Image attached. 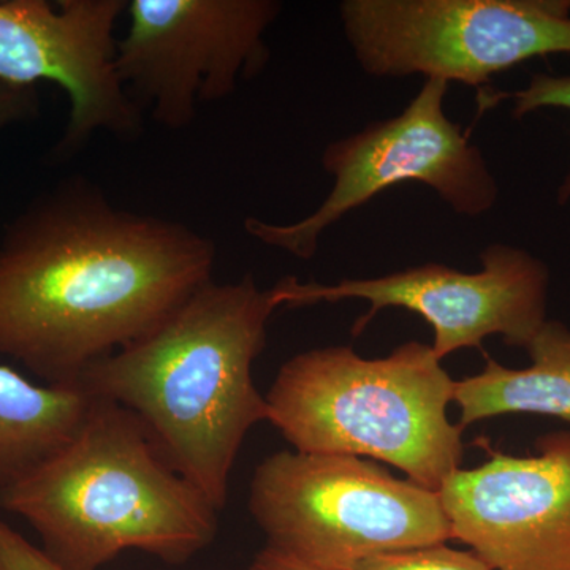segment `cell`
Instances as JSON below:
<instances>
[{
    "label": "cell",
    "instance_id": "obj_1",
    "mask_svg": "<svg viewBox=\"0 0 570 570\" xmlns=\"http://www.w3.org/2000/svg\"><path fill=\"white\" fill-rule=\"evenodd\" d=\"M216 245L187 224L130 212L71 176L0 239V355L48 385L148 335L212 283Z\"/></svg>",
    "mask_w": 570,
    "mask_h": 570
},
{
    "label": "cell",
    "instance_id": "obj_2",
    "mask_svg": "<svg viewBox=\"0 0 570 570\" xmlns=\"http://www.w3.org/2000/svg\"><path fill=\"white\" fill-rule=\"evenodd\" d=\"M276 307L272 288L262 291L253 275L213 279L78 382L132 412L164 460L219 512L247 433L268 422L253 367Z\"/></svg>",
    "mask_w": 570,
    "mask_h": 570
},
{
    "label": "cell",
    "instance_id": "obj_3",
    "mask_svg": "<svg viewBox=\"0 0 570 570\" xmlns=\"http://www.w3.org/2000/svg\"><path fill=\"white\" fill-rule=\"evenodd\" d=\"M0 505L28 521L63 570H99L126 550L184 564L216 539L208 498L157 452L140 420L97 397L80 430Z\"/></svg>",
    "mask_w": 570,
    "mask_h": 570
},
{
    "label": "cell",
    "instance_id": "obj_4",
    "mask_svg": "<svg viewBox=\"0 0 570 570\" xmlns=\"http://www.w3.org/2000/svg\"><path fill=\"white\" fill-rule=\"evenodd\" d=\"M441 362L417 341L373 360L311 348L277 371L268 422L295 452L370 456L439 491L463 460V430L448 417L456 381Z\"/></svg>",
    "mask_w": 570,
    "mask_h": 570
},
{
    "label": "cell",
    "instance_id": "obj_5",
    "mask_svg": "<svg viewBox=\"0 0 570 570\" xmlns=\"http://www.w3.org/2000/svg\"><path fill=\"white\" fill-rule=\"evenodd\" d=\"M250 517L266 547L330 570L452 540L438 491L360 456L277 452L255 468Z\"/></svg>",
    "mask_w": 570,
    "mask_h": 570
},
{
    "label": "cell",
    "instance_id": "obj_6",
    "mask_svg": "<svg viewBox=\"0 0 570 570\" xmlns=\"http://www.w3.org/2000/svg\"><path fill=\"white\" fill-rule=\"evenodd\" d=\"M340 13L356 61L374 77L480 86L570 52V0H346Z\"/></svg>",
    "mask_w": 570,
    "mask_h": 570
},
{
    "label": "cell",
    "instance_id": "obj_7",
    "mask_svg": "<svg viewBox=\"0 0 570 570\" xmlns=\"http://www.w3.org/2000/svg\"><path fill=\"white\" fill-rule=\"evenodd\" d=\"M449 82L426 80L401 115L326 146L322 165L335 178L316 212L291 224L249 217L247 234L302 261L316 255L326 228L397 184L431 187L464 216L498 202V184L482 153L444 110Z\"/></svg>",
    "mask_w": 570,
    "mask_h": 570
},
{
    "label": "cell",
    "instance_id": "obj_8",
    "mask_svg": "<svg viewBox=\"0 0 570 570\" xmlns=\"http://www.w3.org/2000/svg\"><path fill=\"white\" fill-rule=\"evenodd\" d=\"M275 0H130L116 67L140 110L170 130L194 122L198 104L227 99L268 61Z\"/></svg>",
    "mask_w": 570,
    "mask_h": 570
},
{
    "label": "cell",
    "instance_id": "obj_9",
    "mask_svg": "<svg viewBox=\"0 0 570 570\" xmlns=\"http://www.w3.org/2000/svg\"><path fill=\"white\" fill-rule=\"evenodd\" d=\"M480 258L482 269L478 273L426 264L332 285L303 284L288 276L272 288V294L277 307L366 299L371 307L355 322V336L379 311L404 307L433 326L431 347L439 360L461 348H482L483 341L493 335L502 336L508 346L527 348L549 321V266L528 250L508 245H491Z\"/></svg>",
    "mask_w": 570,
    "mask_h": 570
},
{
    "label": "cell",
    "instance_id": "obj_10",
    "mask_svg": "<svg viewBox=\"0 0 570 570\" xmlns=\"http://www.w3.org/2000/svg\"><path fill=\"white\" fill-rule=\"evenodd\" d=\"M127 0L0 2V85L55 82L70 102L69 122L56 156L81 151L94 135L134 141L142 134V111L116 67L115 28Z\"/></svg>",
    "mask_w": 570,
    "mask_h": 570
},
{
    "label": "cell",
    "instance_id": "obj_11",
    "mask_svg": "<svg viewBox=\"0 0 570 570\" xmlns=\"http://www.w3.org/2000/svg\"><path fill=\"white\" fill-rule=\"evenodd\" d=\"M489 449L438 491L452 538L491 570H570V431L535 441L532 456Z\"/></svg>",
    "mask_w": 570,
    "mask_h": 570
},
{
    "label": "cell",
    "instance_id": "obj_12",
    "mask_svg": "<svg viewBox=\"0 0 570 570\" xmlns=\"http://www.w3.org/2000/svg\"><path fill=\"white\" fill-rule=\"evenodd\" d=\"M524 351L531 365L502 366L489 358L485 370L455 382L453 401L460 428L505 414L547 415L570 422V328L558 321L540 326Z\"/></svg>",
    "mask_w": 570,
    "mask_h": 570
},
{
    "label": "cell",
    "instance_id": "obj_13",
    "mask_svg": "<svg viewBox=\"0 0 570 570\" xmlns=\"http://www.w3.org/2000/svg\"><path fill=\"white\" fill-rule=\"evenodd\" d=\"M96 400L80 384L36 385L10 366H0V487L70 441Z\"/></svg>",
    "mask_w": 570,
    "mask_h": 570
},
{
    "label": "cell",
    "instance_id": "obj_14",
    "mask_svg": "<svg viewBox=\"0 0 570 570\" xmlns=\"http://www.w3.org/2000/svg\"><path fill=\"white\" fill-rule=\"evenodd\" d=\"M355 570H491L474 551L450 549L445 543L374 554Z\"/></svg>",
    "mask_w": 570,
    "mask_h": 570
},
{
    "label": "cell",
    "instance_id": "obj_15",
    "mask_svg": "<svg viewBox=\"0 0 570 570\" xmlns=\"http://www.w3.org/2000/svg\"><path fill=\"white\" fill-rule=\"evenodd\" d=\"M504 99H513V116L517 119L538 111L540 108H564L570 110V75H532L530 85L517 92H491L479 97L480 110L491 108ZM570 197V171L560 189V202L564 204Z\"/></svg>",
    "mask_w": 570,
    "mask_h": 570
},
{
    "label": "cell",
    "instance_id": "obj_16",
    "mask_svg": "<svg viewBox=\"0 0 570 570\" xmlns=\"http://www.w3.org/2000/svg\"><path fill=\"white\" fill-rule=\"evenodd\" d=\"M0 570H63L39 547L0 520Z\"/></svg>",
    "mask_w": 570,
    "mask_h": 570
},
{
    "label": "cell",
    "instance_id": "obj_17",
    "mask_svg": "<svg viewBox=\"0 0 570 570\" xmlns=\"http://www.w3.org/2000/svg\"><path fill=\"white\" fill-rule=\"evenodd\" d=\"M39 111L40 97L36 86L0 85V132L14 124L33 121Z\"/></svg>",
    "mask_w": 570,
    "mask_h": 570
},
{
    "label": "cell",
    "instance_id": "obj_18",
    "mask_svg": "<svg viewBox=\"0 0 570 570\" xmlns=\"http://www.w3.org/2000/svg\"><path fill=\"white\" fill-rule=\"evenodd\" d=\"M246 570H330L317 568V566L307 564V562L295 560V558L287 557V554L279 553V551L265 549L255 554L253 562Z\"/></svg>",
    "mask_w": 570,
    "mask_h": 570
}]
</instances>
